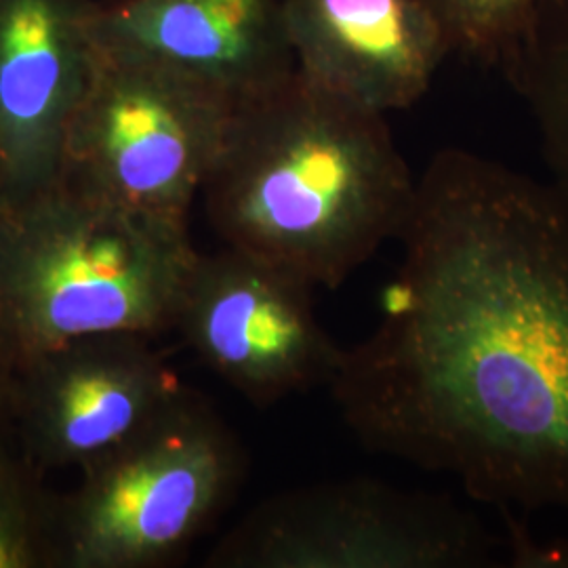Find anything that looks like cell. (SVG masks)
<instances>
[{"label": "cell", "mask_w": 568, "mask_h": 568, "mask_svg": "<svg viewBox=\"0 0 568 568\" xmlns=\"http://www.w3.org/2000/svg\"><path fill=\"white\" fill-rule=\"evenodd\" d=\"M0 440V568H61L60 497Z\"/></svg>", "instance_id": "13"}, {"label": "cell", "mask_w": 568, "mask_h": 568, "mask_svg": "<svg viewBox=\"0 0 568 568\" xmlns=\"http://www.w3.org/2000/svg\"><path fill=\"white\" fill-rule=\"evenodd\" d=\"M79 471L60 497L61 568H161L232 504L244 455L224 419L183 389Z\"/></svg>", "instance_id": "4"}, {"label": "cell", "mask_w": 568, "mask_h": 568, "mask_svg": "<svg viewBox=\"0 0 568 568\" xmlns=\"http://www.w3.org/2000/svg\"><path fill=\"white\" fill-rule=\"evenodd\" d=\"M185 387L150 337L110 333L51 347L11 373L7 415L39 469H81Z\"/></svg>", "instance_id": "8"}, {"label": "cell", "mask_w": 568, "mask_h": 568, "mask_svg": "<svg viewBox=\"0 0 568 568\" xmlns=\"http://www.w3.org/2000/svg\"><path fill=\"white\" fill-rule=\"evenodd\" d=\"M501 567L511 568H568V539L539 537L527 527L518 511L501 509Z\"/></svg>", "instance_id": "15"}, {"label": "cell", "mask_w": 568, "mask_h": 568, "mask_svg": "<svg viewBox=\"0 0 568 568\" xmlns=\"http://www.w3.org/2000/svg\"><path fill=\"white\" fill-rule=\"evenodd\" d=\"M501 70L527 103L551 178L568 187V0H539Z\"/></svg>", "instance_id": "12"}, {"label": "cell", "mask_w": 568, "mask_h": 568, "mask_svg": "<svg viewBox=\"0 0 568 568\" xmlns=\"http://www.w3.org/2000/svg\"><path fill=\"white\" fill-rule=\"evenodd\" d=\"M206 568L501 567V535L448 495L349 478L265 499Z\"/></svg>", "instance_id": "6"}, {"label": "cell", "mask_w": 568, "mask_h": 568, "mask_svg": "<svg viewBox=\"0 0 568 568\" xmlns=\"http://www.w3.org/2000/svg\"><path fill=\"white\" fill-rule=\"evenodd\" d=\"M98 0H0V194L60 178L70 119L93 63Z\"/></svg>", "instance_id": "9"}, {"label": "cell", "mask_w": 568, "mask_h": 568, "mask_svg": "<svg viewBox=\"0 0 568 568\" xmlns=\"http://www.w3.org/2000/svg\"><path fill=\"white\" fill-rule=\"evenodd\" d=\"M295 68L389 114L419 102L450 49L424 0H281Z\"/></svg>", "instance_id": "10"}, {"label": "cell", "mask_w": 568, "mask_h": 568, "mask_svg": "<svg viewBox=\"0 0 568 568\" xmlns=\"http://www.w3.org/2000/svg\"><path fill=\"white\" fill-rule=\"evenodd\" d=\"M314 286L243 251L199 253L175 326L225 384L255 406L328 386L344 347L316 314Z\"/></svg>", "instance_id": "7"}, {"label": "cell", "mask_w": 568, "mask_h": 568, "mask_svg": "<svg viewBox=\"0 0 568 568\" xmlns=\"http://www.w3.org/2000/svg\"><path fill=\"white\" fill-rule=\"evenodd\" d=\"M0 204H2V194H0ZM7 394H9V371L0 349V419L7 417Z\"/></svg>", "instance_id": "16"}, {"label": "cell", "mask_w": 568, "mask_h": 568, "mask_svg": "<svg viewBox=\"0 0 568 568\" xmlns=\"http://www.w3.org/2000/svg\"><path fill=\"white\" fill-rule=\"evenodd\" d=\"M386 312L328 389L361 445L568 514V187L464 148L417 175Z\"/></svg>", "instance_id": "1"}, {"label": "cell", "mask_w": 568, "mask_h": 568, "mask_svg": "<svg viewBox=\"0 0 568 568\" xmlns=\"http://www.w3.org/2000/svg\"><path fill=\"white\" fill-rule=\"evenodd\" d=\"M234 103L163 63L95 44L60 178L122 209L187 225Z\"/></svg>", "instance_id": "5"}, {"label": "cell", "mask_w": 568, "mask_h": 568, "mask_svg": "<svg viewBox=\"0 0 568 568\" xmlns=\"http://www.w3.org/2000/svg\"><path fill=\"white\" fill-rule=\"evenodd\" d=\"M199 251L187 225L108 203L58 178L0 204V349L11 373L89 335L175 326Z\"/></svg>", "instance_id": "3"}, {"label": "cell", "mask_w": 568, "mask_h": 568, "mask_svg": "<svg viewBox=\"0 0 568 568\" xmlns=\"http://www.w3.org/2000/svg\"><path fill=\"white\" fill-rule=\"evenodd\" d=\"M103 49L163 63L241 102L295 70L281 0H98Z\"/></svg>", "instance_id": "11"}, {"label": "cell", "mask_w": 568, "mask_h": 568, "mask_svg": "<svg viewBox=\"0 0 568 568\" xmlns=\"http://www.w3.org/2000/svg\"><path fill=\"white\" fill-rule=\"evenodd\" d=\"M450 55L501 68L523 39L539 0H424Z\"/></svg>", "instance_id": "14"}, {"label": "cell", "mask_w": 568, "mask_h": 568, "mask_svg": "<svg viewBox=\"0 0 568 568\" xmlns=\"http://www.w3.org/2000/svg\"><path fill=\"white\" fill-rule=\"evenodd\" d=\"M415 190L386 114L295 68L234 103L201 199L224 246L337 288L398 241Z\"/></svg>", "instance_id": "2"}]
</instances>
